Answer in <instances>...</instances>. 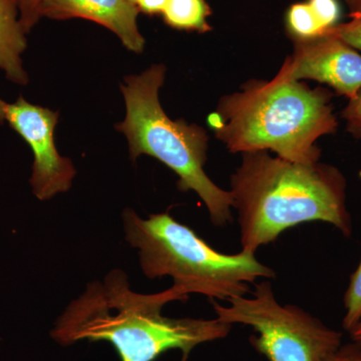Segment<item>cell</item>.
<instances>
[{
    "mask_svg": "<svg viewBox=\"0 0 361 361\" xmlns=\"http://www.w3.org/2000/svg\"><path fill=\"white\" fill-rule=\"evenodd\" d=\"M173 287L155 294L130 289L123 270L111 271L104 281L87 284L56 320L51 336L61 345L78 341H108L121 361H155L171 349L183 360L199 344L226 338L232 324L216 319L171 318L166 304L187 300Z\"/></svg>",
    "mask_w": 361,
    "mask_h": 361,
    "instance_id": "6da1fadb",
    "label": "cell"
},
{
    "mask_svg": "<svg viewBox=\"0 0 361 361\" xmlns=\"http://www.w3.org/2000/svg\"><path fill=\"white\" fill-rule=\"evenodd\" d=\"M346 186L338 169L319 161L294 163L267 151L242 154L229 191L238 212L242 251L255 254L287 229L311 221L329 223L350 237Z\"/></svg>",
    "mask_w": 361,
    "mask_h": 361,
    "instance_id": "7a4b0ae2",
    "label": "cell"
},
{
    "mask_svg": "<svg viewBox=\"0 0 361 361\" xmlns=\"http://www.w3.org/2000/svg\"><path fill=\"white\" fill-rule=\"evenodd\" d=\"M331 97L327 90L278 73L223 97L208 123L231 153L272 151L284 160L312 164L322 156L317 140L337 129Z\"/></svg>",
    "mask_w": 361,
    "mask_h": 361,
    "instance_id": "3957f363",
    "label": "cell"
},
{
    "mask_svg": "<svg viewBox=\"0 0 361 361\" xmlns=\"http://www.w3.org/2000/svg\"><path fill=\"white\" fill-rule=\"evenodd\" d=\"M126 240L139 251L140 265L149 279L170 276L180 295L202 294L227 301L249 293L248 283L274 278V270L259 262L255 254L220 253L194 230L169 213L142 219L132 209L123 214Z\"/></svg>",
    "mask_w": 361,
    "mask_h": 361,
    "instance_id": "277c9868",
    "label": "cell"
},
{
    "mask_svg": "<svg viewBox=\"0 0 361 361\" xmlns=\"http://www.w3.org/2000/svg\"><path fill=\"white\" fill-rule=\"evenodd\" d=\"M165 73V66L155 65L142 75L126 78L121 90L127 114L116 130L127 137L133 161L149 155L165 164L179 176L180 191L197 193L213 225L225 227L232 221L231 193L218 187L204 171L208 149L205 130L183 120H171L161 109L159 90Z\"/></svg>",
    "mask_w": 361,
    "mask_h": 361,
    "instance_id": "5b68a950",
    "label": "cell"
},
{
    "mask_svg": "<svg viewBox=\"0 0 361 361\" xmlns=\"http://www.w3.org/2000/svg\"><path fill=\"white\" fill-rule=\"evenodd\" d=\"M227 301L229 306L212 300L218 319L251 326L257 336L249 341L268 361H326L341 346V332L298 306L281 305L269 281L256 284L251 298L236 296Z\"/></svg>",
    "mask_w": 361,
    "mask_h": 361,
    "instance_id": "8992f818",
    "label": "cell"
},
{
    "mask_svg": "<svg viewBox=\"0 0 361 361\" xmlns=\"http://www.w3.org/2000/svg\"><path fill=\"white\" fill-rule=\"evenodd\" d=\"M58 118L56 111L28 103L23 97L6 104V120L27 142L35 157L30 183L40 201L68 192L77 173L73 161L59 155L54 144Z\"/></svg>",
    "mask_w": 361,
    "mask_h": 361,
    "instance_id": "52a82bcc",
    "label": "cell"
},
{
    "mask_svg": "<svg viewBox=\"0 0 361 361\" xmlns=\"http://www.w3.org/2000/svg\"><path fill=\"white\" fill-rule=\"evenodd\" d=\"M279 73L292 80L329 85L351 99L361 90V54L329 33L311 39H294L293 54Z\"/></svg>",
    "mask_w": 361,
    "mask_h": 361,
    "instance_id": "ba28073f",
    "label": "cell"
},
{
    "mask_svg": "<svg viewBox=\"0 0 361 361\" xmlns=\"http://www.w3.org/2000/svg\"><path fill=\"white\" fill-rule=\"evenodd\" d=\"M139 8L127 0H42L40 18L52 20L85 18L111 30L129 51H144L145 39L139 32Z\"/></svg>",
    "mask_w": 361,
    "mask_h": 361,
    "instance_id": "9c48e42d",
    "label": "cell"
},
{
    "mask_svg": "<svg viewBox=\"0 0 361 361\" xmlns=\"http://www.w3.org/2000/svg\"><path fill=\"white\" fill-rule=\"evenodd\" d=\"M25 49V32L18 6L13 0H0V70L6 73L7 80L18 85L28 82L21 61Z\"/></svg>",
    "mask_w": 361,
    "mask_h": 361,
    "instance_id": "30bf717a",
    "label": "cell"
},
{
    "mask_svg": "<svg viewBox=\"0 0 361 361\" xmlns=\"http://www.w3.org/2000/svg\"><path fill=\"white\" fill-rule=\"evenodd\" d=\"M210 6L206 0H169L163 11L167 25L178 30L207 32L211 30L207 18Z\"/></svg>",
    "mask_w": 361,
    "mask_h": 361,
    "instance_id": "8fae6325",
    "label": "cell"
},
{
    "mask_svg": "<svg viewBox=\"0 0 361 361\" xmlns=\"http://www.w3.org/2000/svg\"><path fill=\"white\" fill-rule=\"evenodd\" d=\"M287 23L295 39H314L325 32L308 2L293 4L287 14Z\"/></svg>",
    "mask_w": 361,
    "mask_h": 361,
    "instance_id": "7c38bea8",
    "label": "cell"
},
{
    "mask_svg": "<svg viewBox=\"0 0 361 361\" xmlns=\"http://www.w3.org/2000/svg\"><path fill=\"white\" fill-rule=\"evenodd\" d=\"M343 329L350 332L361 320V260L358 267L350 276V282L344 294Z\"/></svg>",
    "mask_w": 361,
    "mask_h": 361,
    "instance_id": "4fadbf2b",
    "label": "cell"
},
{
    "mask_svg": "<svg viewBox=\"0 0 361 361\" xmlns=\"http://www.w3.org/2000/svg\"><path fill=\"white\" fill-rule=\"evenodd\" d=\"M350 20L345 23H338L325 33L334 35L353 49L361 51V13L349 14Z\"/></svg>",
    "mask_w": 361,
    "mask_h": 361,
    "instance_id": "5bb4252c",
    "label": "cell"
},
{
    "mask_svg": "<svg viewBox=\"0 0 361 361\" xmlns=\"http://www.w3.org/2000/svg\"><path fill=\"white\" fill-rule=\"evenodd\" d=\"M308 4L324 32L338 25V20L341 18V6L337 0H310Z\"/></svg>",
    "mask_w": 361,
    "mask_h": 361,
    "instance_id": "9a60e30c",
    "label": "cell"
},
{
    "mask_svg": "<svg viewBox=\"0 0 361 361\" xmlns=\"http://www.w3.org/2000/svg\"><path fill=\"white\" fill-rule=\"evenodd\" d=\"M20 13V25L25 33L30 32L40 18V4L42 0H13Z\"/></svg>",
    "mask_w": 361,
    "mask_h": 361,
    "instance_id": "2e32d148",
    "label": "cell"
},
{
    "mask_svg": "<svg viewBox=\"0 0 361 361\" xmlns=\"http://www.w3.org/2000/svg\"><path fill=\"white\" fill-rule=\"evenodd\" d=\"M346 122V129L353 137L361 139V90L342 111Z\"/></svg>",
    "mask_w": 361,
    "mask_h": 361,
    "instance_id": "e0dca14e",
    "label": "cell"
},
{
    "mask_svg": "<svg viewBox=\"0 0 361 361\" xmlns=\"http://www.w3.org/2000/svg\"><path fill=\"white\" fill-rule=\"evenodd\" d=\"M326 361H361V346L355 342L341 345Z\"/></svg>",
    "mask_w": 361,
    "mask_h": 361,
    "instance_id": "ac0fdd59",
    "label": "cell"
},
{
    "mask_svg": "<svg viewBox=\"0 0 361 361\" xmlns=\"http://www.w3.org/2000/svg\"><path fill=\"white\" fill-rule=\"evenodd\" d=\"M169 0H135V6L140 11L146 14L163 13Z\"/></svg>",
    "mask_w": 361,
    "mask_h": 361,
    "instance_id": "d6986e66",
    "label": "cell"
},
{
    "mask_svg": "<svg viewBox=\"0 0 361 361\" xmlns=\"http://www.w3.org/2000/svg\"><path fill=\"white\" fill-rule=\"evenodd\" d=\"M351 339H353V342H355V343L358 344V345L361 346V320L360 322L358 323L357 325L351 330L350 332Z\"/></svg>",
    "mask_w": 361,
    "mask_h": 361,
    "instance_id": "ffe728a7",
    "label": "cell"
},
{
    "mask_svg": "<svg viewBox=\"0 0 361 361\" xmlns=\"http://www.w3.org/2000/svg\"><path fill=\"white\" fill-rule=\"evenodd\" d=\"M349 13H361V0H345Z\"/></svg>",
    "mask_w": 361,
    "mask_h": 361,
    "instance_id": "44dd1931",
    "label": "cell"
},
{
    "mask_svg": "<svg viewBox=\"0 0 361 361\" xmlns=\"http://www.w3.org/2000/svg\"><path fill=\"white\" fill-rule=\"evenodd\" d=\"M6 103H4V102L0 99V123H4V120H6Z\"/></svg>",
    "mask_w": 361,
    "mask_h": 361,
    "instance_id": "7402d4cb",
    "label": "cell"
},
{
    "mask_svg": "<svg viewBox=\"0 0 361 361\" xmlns=\"http://www.w3.org/2000/svg\"><path fill=\"white\" fill-rule=\"evenodd\" d=\"M127 1L130 2V4H135V0H127Z\"/></svg>",
    "mask_w": 361,
    "mask_h": 361,
    "instance_id": "603a6c76",
    "label": "cell"
}]
</instances>
